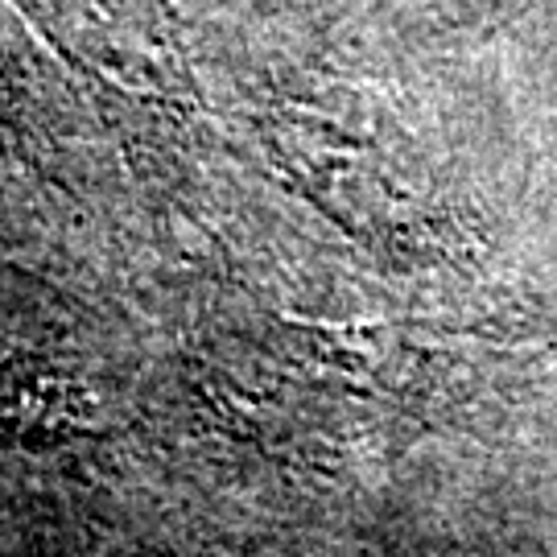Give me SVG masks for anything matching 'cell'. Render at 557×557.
Returning a JSON list of instances; mask_svg holds the SVG:
<instances>
[{
  "mask_svg": "<svg viewBox=\"0 0 557 557\" xmlns=\"http://www.w3.org/2000/svg\"><path fill=\"white\" fill-rule=\"evenodd\" d=\"M91 388L29 351H0V450H50L91 434Z\"/></svg>",
  "mask_w": 557,
  "mask_h": 557,
  "instance_id": "cell-2",
  "label": "cell"
},
{
  "mask_svg": "<svg viewBox=\"0 0 557 557\" xmlns=\"http://www.w3.org/2000/svg\"><path fill=\"white\" fill-rule=\"evenodd\" d=\"M66 59L124 91H161L174 79L158 0H29Z\"/></svg>",
  "mask_w": 557,
  "mask_h": 557,
  "instance_id": "cell-1",
  "label": "cell"
}]
</instances>
